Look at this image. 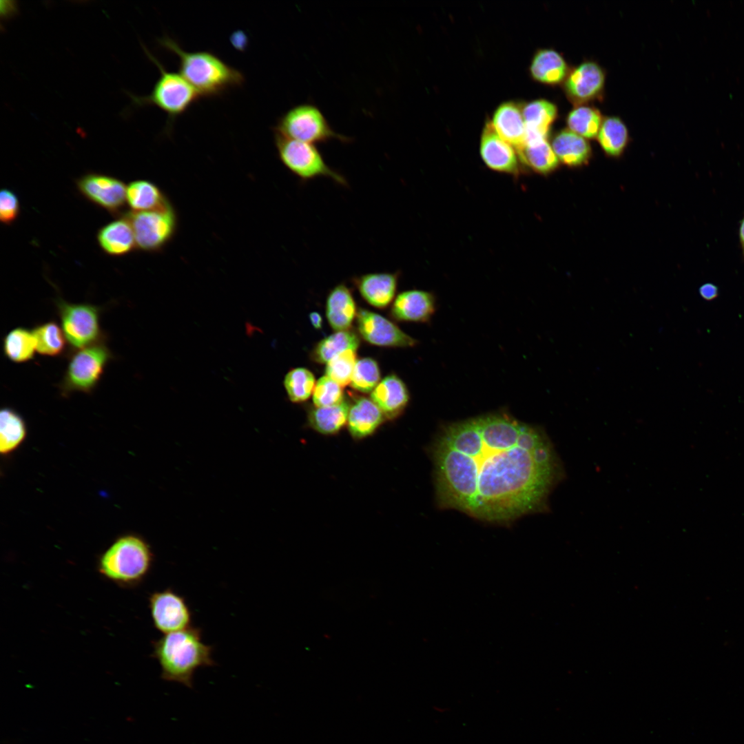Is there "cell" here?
<instances>
[{
  "instance_id": "cell-1",
  "label": "cell",
  "mask_w": 744,
  "mask_h": 744,
  "mask_svg": "<svg viewBox=\"0 0 744 744\" xmlns=\"http://www.w3.org/2000/svg\"><path fill=\"white\" fill-rule=\"evenodd\" d=\"M431 453L439 506L491 523L546 512L566 476L546 431L502 411L443 426Z\"/></svg>"
},
{
  "instance_id": "cell-2",
  "label": "cell",
  "mask_w": 744,
  "mask_h": 744,
  "mask_svg": "<svg viewBox=\"0 0 744 744\" xmlns=\"http://www.w3.org/2000/svg\"><path fill=\"white\" fill-rule=\"evenodd\" d=\"M152 647V656L161 667V679L189 688L194 686L197 670L216 665L212 658L214 648L203 642V631L198 627L165 634L153 641Z\"/></svg>"
},
{
  "instance_id": "cell-3",
  "label": "cell",
  "mask_w": 744,
  "mask_h": 744,
  "mask_svg": "<svg viewBox=\"0 0 744 744\" xmlns=\"http://www.w3.org/2000/svg\"><path fill=\"white\" fill-rule=\"evenodd\" d=\"M158 45L178 58L180 74L200 97L220 96L231 89L241 87L243 73L211 51H186L168 36L158 39Z\"/></svg>"
},
{
  "instance_id": "cell-4",
  "label": "cell",
  "mask_w": 744,
  "mask_h": 744,
  "mask_svg": "<svg viewBox=\"0 0 744 744\" xmlns=\"http://www.w3.org/2000/svg\"><path fill=\"white\" fill-rule=\"evenodd\" d=\"M154 554L149 544L137 535L118 537L100 555L98 572L120 586L134 587L143 582L151 572Z\"/></svg>"
},
{
  "instance_id": "cell-5",
  "label": "cell",
  "mask_w": 744,
  "mask_h": 744,
  "mask_svg": "<svg viewBox=\"0 0 744 744\" xmlns=\"http://www.w3.org/2000/svg\"><path fill=\"white\" fill-rule=\"evenodd\" d=\"M144 52L158 68L160 76L147 95L127 92L133 107L155 106L167 116L169 130L178 117L185 114L200 98L198 92L180 74L168 71L145 46Z\"/></svg>"
},
{
  "instance_id": "cell-6",
  "label": "cell",
  "mask_w": 744,
  "mask_h": 744,
  "mask_svg": "<svg viewBox=\"0 0 744 744\" xmlns=\"http://www.w3.org/2000/svg\"><path fill=\"white\" fill-rule=\"evenodd\" d=\"M273 134L280 161L301 181L307 182L323 177L339 185L348 186L345 177L326 163L316 145Z\"/></svg>"
},
{
  "instance_id": "cell-7",
  "label": "cell",
  "mask_w": 744,
  "mask_h": 744,
  "mask_svg": "<svg viewBox=\"0 0 744 744\" xmlns=\"http://www.w3.org/2000/svg\"><path fill=\"white\" fill-rule=\"evenodd\" d=\"M273 133L314 145L332 140L343 143L352 141L334 131L322 112L309 103L295 105L284 113L273 127Z\"/></svg>"
},
{
  "instance_id": "cell-8",
  "label": "cell",
  "mask_w": 744,
  "mask_h": 744,
  "mask_svg": "<svg viewBox=\"0 0 744 744\" xmlns=\"http://www.w3.org/2000/svg\"><path fill=\"white\" fill-rule=\"evenodd\" d=\"M112 353L103 339L71 355L59 388L63 396L90 393L98 385Z\"/></svg>"
},
{
  "instance_id": "cell-9",
  "label": "cell",
  "mask_w": 744,
  "mask_h": 744,
  "mask_svg": "<svg viewBox=\"0 0 744 744\" xmlns=\"http://www.w3.org/2000/svg\"><path fill=\"white\" fill-rule=\"evenodd\" d=\"M61 329L71 349H81L104 339L100 325L101 309L90 303L56 301Z\"/></svg>"
},
{
  "instance_id": "cell-10",
  "label": "cell",
  "mask_w": 744,
  "mask_h": 744,
  "mask_svg": "<svg viewBox=\"0 0 744 744\" xmlns=\"http://www.w3.org/2000/svg\"><path fill=\"white\" fill-rule=\"evenodd\" d=\"M124 216L132 227L136 248L145 251L163 249L174 238L178 226L177 215L172 205L157 210L131 211Z\"/></svg>"
},
{
  "instance_id": "cell-11",
  "label": "cell",
  "mask_w": 744,
  "mask_h": 744,
  "mask_svg": "<svg viewBox=\"0 0 744 744\" xmlns=\"http://www.w3.org/2000/svg\"><path fill=\"white\" fill-rule=\"evenodd\" d=\"M148 606L153 626L163 634L187 629L193 612L185 598L171 587L151 593Z\"/></svg>"
},
{
  "instance_id": "cell-12",
  "label": "cell",
  "mask_w": 744,
  "mask_h": 744,
  "mask_svg": "<svg viewBox=\"0 0 744 744\" xmlns=\"http://www.w3.org/2000/svg\"><path fill=\"white\" fill-rule=\"evenodd\" d=\"M76 184L86 198L111 213H118L125 205L127 187L115 177L90 173L79 178Z\"/></svg>"
},
{
  "instance_id": "cell-13",
  "label": "cell",
  "mask_w": 744,
  "mask_h": 744,
  "mask_svg": "<svg viewBox=\"0 0 744 744\" xmlns=\"http://www.w3.org/2000/svg\"><path fill=\"white\" fill-rule=\"evenodd\" d=\"M605 72L596 62L586 61L568 74L564 88L568 99L577 105L595 100L602 94Z\"/></svg>"
},
{
  "instance_id": "cell-14",
  "label": "cell",
  "mask_w": 744,
  "mask_h": 744,
  "mask_svg": "<svg viewBox=\"0 0 744 744\" xmlns=\"http://www.w3.org/2000/svg\"><path fill=\"white\" fill-rule=\"evenodd\" d=\"M360 334L368 342L381 347H411L417 341L383 316L360 309L357 313Z\"/></svg>"
},
{
  "instance_id": "cell-15",
  "label": "cell",
  "mask_w": 744,
  "mask_h": 744,
  "mask_svg": "<svg viewBox=\"0 0 744 744\" xmlns=\"http://www.w3.org/2000/svg\"><path fill=\"white\" fill-rule=\"evenodd\" d=\"M480 154L485 164L493 170L508 174L519 171L515 149L498 135L491 122H487L483 130Z\"/></svg>"
},
{
  "instance_id": "cell-16",
  "label": "cell",
  "mask_w": 744,
  "mask_h": 744,
  "mask_svg": "<svg viewBox=\"0 0 744 744\" xmlns=\"http://www.w3.org/2000/svg\"><path fill=\"white\" fill-rule=\"evenodd\" d=\"M436 310L435 296L428 291L409 290L400 293L391 307V314L398 320L428 322Z\"/></svg>"
},
{
  "instance_id": "cell-17",
  "label": "cell",
  "mask_w": 744,
  "mask_h": 744,
  "mask_svg": "<svg viewBox=\"0 0 744 744\" xmlns=\"http://www.w3.org/2000/svg\"><path fill=\"white\" fill-rule=\"evenodd\" d=\"M399 273H369L354 279L362 298L371 305L384 308L393 299Z\"/></svg>"
},
{
  "instance_id": "cell-18",
  "label": "cell",
  "mask_w": 744,
  "mask_h": 744,
  "mask_svg": "<svg viewBox=\"0 0 744 744\" xmlns=\"http://www.w3.org/2000/svg\"><path fill=\"white\" fill-rule=\"evenodd\" d=\"M491 123L498 135L516 148L526 140V125L522 110L513 101L503 103L494 112Z\"/></svg>"
},
{
  "instance_id": "cell-19",
  "label": "cell",
  "mask_w": 744,
  "mask_h": 744,
  "mask_svg": "<svg viewBox=\"0 0 744 744\" xmlns=\"http://www.w3.org/2000/svg\"><path fill=\"white\" fill-rule=\"evenodd\" d=\"M557 112L555 104L546 99H537L526 104L522 109L526 132L524 144L547 139Z\"/></svg>"
},
{
  "instance_id": "cell-20",
  "label": "cell",
  "mask_w": 744,
  "mask_h": 744,
  "mask_svg": "<svg viewBox=\"0 0 744 744\" xmlns=\"http://www.w3.org/2000/svg\"><path fill=\"white\" fill-rule=\"evenodd\" d=\"M371 400L385 416L393 418L405 409L409 400V393L402 380L395 375H390L373 389Z\"/></svg>"
},
{
  "instance_id": "cell-21",
  "label": "cell",
  "mask_w": 744,
  "mask_h": 744,
  "mask_svg": "<svg viewBox=\"0 0 744 744\" xmlns=\"http://www.w3.org/2000/svg\"><path fill=\"white\" fill-rule=\"evenodd\" d=\"M97 240L103 251L110 256H123L136 248L132 227L125 216L101 227Z\"/></svg>"
},
{
  "instance_id": "cell-22",
  "label": "cell",
  "mask_w": 744,
  "mask_h": 744,
  "mask_svg": "<svg viewBox=\"0 0 744 744\" xmlns=\"http://www.w3.org/2000/svg\"><path fill=\"white\" fill-rule=\"evenodd\" d=\"M569 72L563 56L553 49L539 50L530 66V75L535 81L550 85L564 82Z\"/></svg>"
},
{
  "instance_id": "cell-23",
  "label": "cell",
  "mask_w": 744,
  "mask_h": 744,
  "mask_svg": "<svg viewBox=\"0 0 744 744\" xmlns=\"http://www.w3.org/2000/svg\"><path fill=\"white\" fill-rule=\"evenodd\" d=\"M551 146L558 160L570 167L587 163L591 156V147L588 141L568 129L557 133Z\"/></svg>"
},
{
  "instance_id": "cell-24",
  "label": "cell",
  "mask_w": 744,
  "mask_h": 744,
  "mask_svg": "<svg viewBox=\"0 0 744 744\" xmlns=\"http://www.w3.org/2000/svg\"><path fill=\"white\" fill-rule=\"evenodd\" d=\"M326 313L331 327L338 331L348 330L356 315L355 304L349 289L339 284L329 293Z\"/></svg>"
},
{
  "instance_id": "cell-25",
  "label": "cell",
  "mask_w": 744,
  "mask_h": 744,
  "mask_svg": "<svg viewBox=\"0 0 744 744\" xmlns=\"http://www.w3.org/2000/svg\"><path fill=\"white\" fill-rule=\"evenodd\" d=\"M384 415L370 399L360 397L350 406L347 424L351 434L356 438L371 435L381 424Z\"/></svg>"
},
{
  "instance_id": "cell-26",
  "label": "cell",
  "mask_w": 744,
  "mask_h": 744,
  "mask_svg": "<svg viewBox=\"0 0 744 744\" xmlns=\"http://www.w3.org/2000/svg\"><path fill=\"white\" fill-rule=\"evenodd\" d=\"M126 200L133 211L161 209L171 205L161 189L147 180H137L127 185Z\"/></svg>"
},
{
  "instance_id": "cell-27",
  "label": "cell",
  "mask_w": 744,
  "mask_h": 744,
  "mask_svg": "<svg viewBox=\"0 0 744 744\" xmlns=\"http://www.w3.org/2000/svg\"><path fill=\"white\" fill-rule=\"evenodd\" d=\"M27 435L25 423L16 411L4 407L0 412V452L8 455L24 441Z\"/></svg>"
},
{
  "instance_id": "cell-28",
  "label": "cell",
  "mask_w": 744,
  "mask_h": 744,
  "mask_svg": "<svg viewBox=\"0 0 744 744\" xmlns=\"http://www.w3.org/2000/svg\"><path fill=\"white\" fill-rule=\"evenodd\" d=\"M3 351L6 358L14 363L34 359L37 343L32 330L24 327L10 330L3 340Z\"/></svg>"
},
{
  "instance_id": "cell-29",
  "label": "cell",
  "mask_w": 744,
  "mask_h": 744,
  "mask_svg": "<svg viewBox=\"0 0 744 744\" xmlns=\"http://www.w3.org/2000/svg\"><path fill=\"white\" fill-rule=\"evenodd\" d=\"M517 152L526 165L541 174L554 171L559 165V160L547 139L526 143Z\"/></svg>"
},
{
  "instance_id": "cell-30",
  "label": "cell",
  "mask_w": 744,
  "mask_h": 744,
  "mask_svg": "<svg viewBox=\"0 0 744 744\" xmlns=\"http://www.w3.org/2000/svg\"><path fill=\"white\" fill-rule=\"evenodd\" d=\"M349 409L350 405L345 401L334 406L317 407L309 414V424L322 434H334L347 422Z\"/></svg>"
},
{
  "instance_id": "cell-31",
  "label": "cell",
  "mask_w": 744,
  "mask_h": 744,
  "mask_svg": "<svg viewBox=\"0 0 744 744\" xmlns=\"http://www.w3.org/2000/svg\"><path fill=\"white\" fill-rule=\"evenodd\" d=\"M597 137L605 153L617 157L625 149L629 134L626 125L620 118L609 116L603 119Z\"/></svg>"
},
{
  "instance_id": "cell-32",
  "label": "cell",
  "mask_w": 744,
  "mask_h": 744,
  "mask_svg": "<svg viewBox=\"0 0 744 744\" xmlns=\"http://www.w3.org/2000/svg\"><path fill=\"white\" fill-rule=\"evenodd\" d=\"M360 339L353 331H337L321 340L312 352V358L319 363H327L336 355L349 349L356 351Z\"/></svg>"
},
{
  "instance_id": "cell-33",
  "label": "cell",
  "mask_w": 744,
  "mask_h": 744,
  "mask_svg": "<svg viewBox=\"0 0 744 744\" xmlns=\"http://www.w3.org/2000/svg\"><path fill=\"white\" fill-rule=\"evenodd\" d=\"M603 119L597 108L586 105H576L568 114V130L586 138L597 137Z\"/></svg>"
},
{
  "instance_id": "cell-34",
  "label": "cell",
  "mask_w": 744,
  "mask_h": 744,
  "mask_svg": "<svg viewBox=\"0 0 744 744\" xmlns=\"http://www.w3.org/2000/svg\"><path fill=\"white\" fill-rule=\"evenodd\" d=\"M32 332L36 340L37 352L40 355L54 357L65 351L66 339L56 322L49 321L38 324Z\"/></svg>"
},
{
  "instance_id": "cell-35",
  "label": "cell",
  "mask_w": 744,
  "mask_h": 744,
  "mask_svg": "<svg viewBox=\"0 0 744 744\" xmlns=\"http://www.w3.org/2000/svg\"><path fill=\"white\" fill-rule=\"evenodd\" d=\"M315 385L313 373L304 368H296L289 371L284 379L287 393L293 402L307 400L313 391Z\"/></svg>"
},
{
  "instance_id": "cell-36",
  "label": "cell",
  "mask_w": 744,
  "mask_h": 744,
  "mask_svg": "<svg viewBox=\"0 0 744 744\" xmlns=\"http://www.w3.org/2000/svg\"><path fill=\"white\" fill-rule=\"evenodd\" d=\"M380 375L378 365L374 360L362 358L355 363L350 385L362 393L372 392L379 384Z\"/></svg>"
},
{
  "instance_id": "cell-37",
  "label": "cell",
  "mask_w": 744,
  "mask_h": 744,
  "mask_svg": "<svg viewBox=\"0 0 744 744\" xmlns=\"http://www.w3.org/2000/svg\"><path fill=\"white\" fill-rule=\"evenodd\" d=\"M356 351L346 350L331 358L326 366V375L342 387L350 384L356 360Z\"/></svg>"
},
{
  "instance_id": "cell-38",
  "label": "cell",
  "mask_w": 744,
  "mask_h": 744,
  "mask_svg": "<svg viewBox=\"0 0 744 744\" xmlns=\"http://www.w3.org/2000/svg\"><path fill=\"white\" fill-rule=\"evenodd\" d=\"M313 401L317 407H327L340 404L343 400L342 386L325 375L316 382L313 391Z\"/></svg>"
},
{
  "instance_id": "cell-39",
  "label": "cell",
  "mask_w": 744,
  "mask_h": 744,
  "mask_svg": "<svg viewBox=\"0 0 744 744\" xmlns=\"http://www.w3.org/2000/svg\"><path fill=\"white\" fill-rule=\"evenodd\" d=\"M20 205L17 194L9 189L0 192V220L6 225H12L18 218Z\"/></svg>"
},
{
  "instance_id": "cell-40",
  "label": "cell",
  "mask_w": 744,
  "mask_h": 744,
  "mask_svg": "<svg viewBox=\"0 0 744 744\" xmlns=\"http://www.w3.org/2000/svg\"><path fill=\"white\" fill-rule=\"evenodd\" d=\"M700 296L707 301L716 298L719 293V287L714 283L705 282L699 289Z\"/></svg>"
},
{
  "instance_id": "cell-41",
  "label": "cell",
  "mask_w": 744,
  "mask_h": 744,
  "mask_svg": "<svg viewBox=\"0 0 744 744\" xmlns=\"http://www.w3.org/2000/svg\"><path fill=\"white\" fill-rule=\"evenodd\" d=\"M310 321L316 329H320L322 327V318L320 313L318 312H311L309 314Z\"/></svg>"
},
{
  "instance_id": "cell-42",
  "label": "cell",
  "mask_w": 744,
  "mask_h": 744,
  "mask_svg": "<svg viewBox=\"0 0 744 744\" xmlns=\"http://www.w3.org/2000/svg\"><path fill=\"white\" fill-rule=\"evenodd\" d=\"M738 234H739L740 245H741L743 255V257H744V216H743V219L740 222Z\"/></svg>"
}]
</instances>
